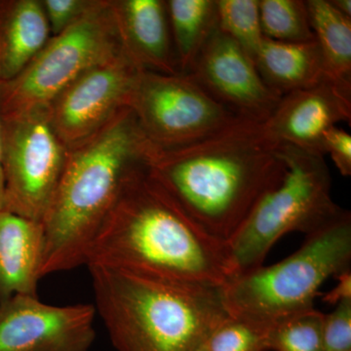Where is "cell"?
<instances>
[{"label": "cell", "mask_w": 351, "mask_h": 351, "mask_svg": "<svg viewBox=\"0 0 351 351\" xmlns=\"http://www.w3.org/2000/svg\"><path fill=\"white\" fill-rule=\"evenodd\" d=\"M154 145L130 108L69 149L63 174L44 215L41 278L85 265L88 251L129 176Z\"/></svg>", "instance_id": "3957f363"}, {"label": "cell", "mask_w": 351, "mask_h": 351, "mask_svg": "<svg viewBox=\"0 0 351 351\" xmlns=\"http://www.w3.org/2000/svg\"><path fill=\"white\" fill-rule=\"evenodd\" d=\"M323 154H329L335 165L345 177L351 175V136L348 132L332 127L324 134Z\"/></svg>", "instance_id": "484cf974"}, {"label": "cell", "mask_w": 351, "mask_h": 351, "mask_svg": "<svg viewBox=\"0 0 351 351\" xmlns=\"http://www.w3.org/2000/svg\"><path fill=\"white\" fill-rule=\"evenodd\" d=\"M43 248L41 223L0 212V306L14 295H38Z\"/></svg>", "instance_id": "9a60e30c"}, {"label": "cell", "mask_w": 351, "mask_h": 351, "mask_svg": "<svg viewBox=\"0 0 351 351\" xmlns=\"http://www.w3.org/2000/svg\"><path fill=\"white\" fill-rule=\"evenodd\" d=\"M217 27L255 59L265 36L258 0H216Z\"/></svg>", "instance_id": "44dd1931"}, {"label": "cell", "mask_w": 351, "mask_h": 351, "mask_svg": "<svg viewBox=\"0 0 351 351\" xmlns=\"http://www.w3.org/2000/svg\"><path fill=\"white\" fill-rule=\"evenodd\" d=\"M141 71L122 52L90 69L52 101L48 107L51 125L69 149L98 133L128 108Z\"/></svg>", "instance_id": "30bf717a"}, {"label": "cell", "mask_w": 351, "mask_h": 351, "mask_svg": "<svg viewBox=\"0 0 351 351\" xmlns=\"http://www.w3.org/2000/svg\"><path fill=\"white\" fill-rule=\"evenodd\" d=\"M254 62L265 84L281 97L329 77L316 40L287 43L265 38Z\"/></svg>", "instance_id": "e0dca14e"}, {"label": "cell", "mask_w": 351, "mask_h": 351, "mask_svg": "<svg viewBox=\"0 0 351 351\" xmlns=\"http://www.w3.org/2000/svg\"><path fill=\"white\" fill-rule=\"evenodd\" d=\"M50 38L41 0H0V83L17 77Z\"/></svg>", "instance_id": "2e32d148"}, {"label": "cell", "mask_w": 351, "mask_h": 351, "mask_svg": "<svg viewBox=\"0 0 351 351\" xmlns=\"http://www.w3.org/2000/svg\"><path fill=\"white\" fill-rule=\"evenodd\" d=\"M68 156L48 108L1 119L4 211L41 223Z\"/></svg>", "instance_id": "ba28073f"}, {"label": "cell", "mask_w": 351, "mask_h": 351, "mask_svg": "<svg viewBox=\"0 0 351 351\" xmlns=\"http://www.w3.org/2000/svg\"><path fill=\"white\" fill-rule=\"evenodd\" d=\"M258 9L265 38L287 43L315 40L306 1L258 0Z\"/></svg>", "instance_id": "ffe728a7"}, {"label": "cell", "mask_w": 351, "mask_h": 351, "mask_svg": "<svg viewBox=\"0 0 351 351\" xmlns=\"http://www.w3.org/2000/svg\"><path fill=\"white\" fill-rule=\"evenodd\" d=\"M235 115L265 122L281 96L270 89L253 58L219 31L210 34L188 73Z\"/></svg>", "instance_id": "7c38bea8"}, {"label": "cell", "mask_w": 351, "mask_h": 351, "mask_svg": "<svg viewBox=\"0 0 351 351\" xmlns=\"http://www.w3.org/2000/svg\"><path fill=\"white\" fill-rule=\"evenodd\" d=\"M279 152L286 166L282 179L258 199L228 244L237 276L262 267L283 235L311 234L346 212L332 200L331 177L323 156L288 145H279Z\"/></svg>", "instance_id": "8992f818"}, {"label": "cell", "mask_w": 351, "mask_h": 351, "mask_svg": "<svg viewBox=\"0 0 351 351\" xmlns=\"http://www.w3.org/2000/svg\"><path fill=\"white\" fill-rule=\"evenodd\" d=\"M122 51L143 71L176 75L178 66L163 0H112Z\"/></svg>", "instance_id": "5bb4252c"}, {"label": "cell", "mask_w": 351, "mask_h": 351, "mask_svg": "<svg viewBox=\"0 0 351 351\" xmlns=\"http://www.w3.org/2000/svg\"><path fill=\"white\" fill-rule=\"evenodd\" d=\"M350 120L351 85L325 77L313 86L283 95L265 127L279 145L324 157V134L339 122Z\"/></svg>", "instance_id": "4fadbf2b"}, {"label": "cell", "mask_w": 351, "mask_h": 351, "mask_svg": "<svg viewBox=\"0 0 351 351\" xmlns=\"http://www.w3.org/2000/svg\"><path fill=\"white\" fill-rule=\"evenodd\" d=\"M122 52L112 0H100L76 24L51 36L17 77L0 83V117L48 108L80 76Z\"/></svg>", "instance_id": "52a82bcc"}, {"label": "cell", "mask_w": 351, "mask_h": 351, "mask_svg": "<svg viewBox=\"0 0 351 351\" xmlns=\"http://www.w3.org/2000/svg\"><path fill=\"white\" fill-rule=\"evenodd\" d=\"M332 5L346 17L351 18V1L350 0H330Z\"/></svg>", "instance_id": "83f0119b"}, {"label": "cell", "mask_w": 351, "mask_h": 351, "mask_svg": "<svg viewBox=\"0 0 351 351\" xmlns=\"http://www.w3.org/2000/svg\"><path fill=\"white\" fill-rule=\"evenodd\" d=\"M309 21L329 77L351 85V18L330 0L306 1Z\"/></svg>", "instance_id": "d6986e66"}, {"label": "cell", "mask_w": 351, "mask_h": 351, "mask_svg": "<svg viewBox=\"0 0 351 351\" xmlns=\"http://www.w3.org/2000/svg\"><path fill=\"white\" fill-rule=\"evenodd\" d=\"M324 351H351V300L336 304L324 314L322 325Z\"/></svg>", "instance_id": "d4e9b609"}, {"label": "cell", "mask_w": 351, "mask_h": 351, "mask_svg": "<svg viewBox=\"0 0 351 351\" xmlns=\"http://www.w3.org/2000/svg\"><path fill=\"white\" fill-rule=\"evenodd\" d=\"M4 211V180L1 162V117H0V212Z\"/></svg>", "instance_id": "f1b7e54d"}, {"label": "cell", "mask_w": 351, "mask_h": 351, "mask_svg": "<svg viewBox=\"0 0 351 351\" xmlns=\"http://www.w3.org/2000/svg\"><path fill=\"white\" fill-rule=\"evenodd\" d=\"M323 318L324 314L313 308L272 325L267 332L269 351H324Z\"/></svg>", "instance_id": "7402d4cb"}, {"label": "cell", "mask_w": 351, "mask_h": 351, "mask_svg": "<svg viewBox=\"0 0 351 351\" xmlns=\"http://www.w3.org/2000/svg\"><path fill=\"white\" fill-rule=\"evenodd\" d=\"M94 304L53 306L17 295L0 306V351H89L96 338Z\"/></svg>", "instance_id": "8fae6325"}, {"label": "cell", "mask_w": 351, "mask_h": 351, "mask_svg": "<svg viewBox=\"0 0 351 351\" xmlns=\"http://www.w3.org/2000/svg\"><path fill=\"white\" fill-rule=\"evenodd\" d=\"M166 6L178 66L188 73L217 27L216 0H169Z\"/></svg>", "instance_id": "ac0fdd59"}, {"label": "cell", "mask_w": 351, "mask_h": 351, "mask_svg": "<svg viewBox=\"0 0 351 351\" xmlns=\"http://www.w3.org/2000/svg\"><path fill=\"white\" fill-rule=\"evenodd\" d=\"M338 284L324 297V302L336 306L339 302L351 300V269L336 276Z\"/></svg>", "instance_id": "4316f807"}, {"label": "cell", "mask_w": 351, "mask_h": 351, "mask_svg": "<svg viewBox=\"0 0 351 351\" xmlns=\"http://www.w3.org/2000/svg\"><path fill=\"white\" fill-rule=\"evenodd\" d=\"M128 108L158 149L191 144L239 117L184 73L141 71Z\"/></svg>", "instance_id": "9c48e42d"}, {"label": "cell", "mask_w": 351, "mask_h": 351, "mask_svg": "<svg viewBox=\"0 0 351 351\" xmlns=\"http://www.w3.org/2000/svg\"><path fill=\"white\" fill-rule=\"evenodd\" d=\"M265 122L237 117L212 135L173 149L154 147L147 168L184 213L228 244L286 166Z\"/></svg>", "instance_id": "6da1fadb"}, {"label": "cell", "mask_w": 351, "mask_h": 351, "mask_svg": "<svg viewBox=\"0 0 351 351\" xmlns=\"http://www.w3.org/2000/svg\"><path fill=\"white\" fill-rule=\"evenodd\" d=\"M85 265L219 287L237 276L228 245L184 213L152 177L147 163L124 182Z\"/></svg>", "instance_id": "7a4b0ae2"}, {"label": "cell", "mask_w": 351, "mask_h": 351, "mask_svg": "<svg viewBox=\"0 0 351 351\" xmlns=\"http://www.w3.org/2000/svg\"><path fill=\"white\" fill-rule=\"evenodd\" d=\"M115 351H195L230 316L223 287L89 265Z\"/></svg>", "instance_id": "277c9868"}, {"label": "cell", "mask_w": 351, "mask_h": 351, "mask_svg": "<svg viewBox=\"0 0 351 351\" xmlns=\"http://www.w3.org/2000/svg\"><path fill=\"white\" fill-rule=\"evenodd\" d=\"M195 351H209L208 350L206 343L204 345L201 346L199 348H197Z\"/></svg>", "instance_id": "f546056e"}, {"label": "cell", "mask_w": 351, "mask_h": 351, "mask_svg": "<svg viewBox=\"0 0 351 351\" xmlns=\"http://www.w3.org/2000/svg\"><path fill=\"white\" fill-rule=\"evenodd\" d=\"M269 329L228 316L207 339L209 351H269Z\"/></svg>", "instance_id": "603a6c76"}, {"label": "cell", "mask_w": 351, "mask_h": 351, "mask_svg": "<svg viewBox=\"0 0 351 351\" xmlns=\"http://www.w3.org/2000/svg\"><path fill=\"white\" fill-rule=\"evenodd\" d=\"M351 216L346 211L331 225L306 235L285 260L237 274L223 287L232 317L265 329L314 308L318 290L330 277L350 269Z\"/></svg>", "instance_id": "5b68a950"}, {"label": "cell", "mask_w": 351, "mask_h": 351, "mask_svg": "<svg viewBox=\"0 0 351 351\" xmlns=\"http://www.w3.org/2000/svg\"><path fill=\"white\" fill-rule=\"evenodd\" d=\"M100 0H41L51 36L76 24L98 5Z\"/></svg>", "instance_id": "cb8c5ba5"}]
</instances>
